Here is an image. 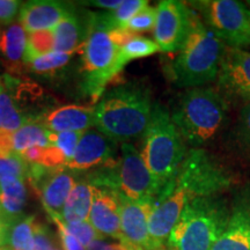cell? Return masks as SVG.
I'll return each instance as SVG.
<instances>
[{
    "label": "cell",
    "instance_id": "1",
    "mask_svg": "<svg viewBox=\"0 0 250 250\" xmlns=\"http://www.w3.org/2000/svg\"><path fill=\"white\" fill-rule=\"evenodd\" d=\"M233 175L211 153L191 148L155 198L148 218V232L156 250L168 240L187 204L199 197L219 195L233 184Z\"/></svg>",
    "mask_w": 250,
    "mask_h": 250
},
{
    "label": "cell",
    "instance_id": "2",
    "mask_svg": "<svg viewBox=\"0 0 250 250\" xmlns=\"http://www.w3.org/2000/svg\"><path fill=\"white\" fill-rule=\"evenodd\" d=\"M154 102L151 89L139 81L105 90L94 107V126L115 142L129 143L147 129Z\"/></svg>",
    "mask_w": 250,
    "mask_h": 250
},
{
    "label": "cell",
    "instance_id": "3",
    "mask_svg": "<svg viewBox=\"0 0 250 250\" xmlns=\"http://www.w3.org/2000/svg\"><path fill=\"white\" fill-rule=\"evenodd\" d=\"M89 33L83 48V92L98 102L118 74L116 61L120 50L136 37L126 29L112 27L107 13L88 12Z\"/></svg>",
    "mask_w": 250,
    "mask_h": 250
},
{
    "label": "cell",
    "instance_id": "4",
    "mask_svg": "<svg viewBox=\"0 0 250 250\" xmlns=\"http://www.w3.org/2000/svg\"><path fill=\"white\" fill-rule=\"evenodd\" d=\"M226 49V43L195 13L191 30L170 65L173 83L181 88H196L212 83L218 78Z\"/></svg>",
    "mask_w": 250,
    "mask_h": 250
},
{
    "label": "cell",
    "instance_id": "5",
    "mask_svg": "<svg viewBox=\"0 0 250 250\" xmlns=\"http://www.w3.org/2000/svg\"><path fill=\"white\" fill-rule=\"evenodd\" d=\"M227 100L212 87L189 88L181 94L170 117L184 142L201 148L213 138L227 116Z\"/></svg>",
    "mask_w": 250,
    "mask_h": 250
},
{
    "label": "cell",
    "instance_id": "6",
    "mask_svg": "<svg viewBox=\"0 0 250 250\" xmlns=\"http://www.w3.org/2000/svg\"><path fill=\"white\" fill-rule=\"evenodd\" d=\"M226 201L219 195L199 197L187 204L168 236L171 250H212L229 219Z\"/></svg>",
    "mask_w": 250,
    "mask_h": 250
},
{
    "label": "cell",
    "instance_id": "7",
    "mask_svg": "<svg viewBox=\"0 0 250 250\" xmlns=\"http://www.w3.org/2000/svg\"><path fill=\"white\" fill-rule=\"evenodd\" d=\"M142 155L161 190L174 179L186 158L187 144L175 126L170 111L154 102L148 126L143 134Z\"/></svg>",
    "mask_w": 250,
    "mask_h": 250
},
{
    "label": "cell",
    "instance_id": "8",
    "mask_svg": "<svg viewBox=\"0 0 250 250\" xmlns=\"http://www.w3.org/2000/svg\"><path fill=\"white\" fill-rule=\"evenodd\" d=\"M86 181L94 188L112 190L136 202L155 201L161 191L160 184L148 170L142 153L130 143L122 144L118 161L96 168Z\"/></svg>",
    "mask_w": 250,
    "mask_h": 250
},
{
    "label": "cell",
    "instance_id": "9",
    "mask_svg": "<svg viewBox=\"0 0 250 250\" xmlns=\"http://www.w3.org/2000/svg\"><path fill=\"white\" fill-rule=\"evenodd\" d=\"M211 28L229 48L250 44V9L236 0H210L192 2Z\"/></svg>",
    "mask_w": 250,
    "mask_h": 250
},
{
    "label": "cell",
    "instance_id": "10",
    "mask_svg": "<svg viewBox=\"0 0 250 250\" xmlns=\"http://www.w3.org/2000/svg\"><path fill=\"white\" fill-rule=\"evenodd\" d=\"M28 181L39 193L43 208L52 220H62L65 203L77 182L76 174L66 167L48 168L29 165Z\"/></svg>",
    "mask_w": 250,
    "mask_h": 250
},
{
    "label": "cell",
    "instance_id": "11",
    "mask_svg": "<svg viewBox=\"0 0 250 250\" xmlns=\"http://www.w3.org/2000/svg\"><path fill=\"white\" fill-rule=\"evenodd\" d=\"M195 12L186 2L162 0L156 7L154 42L162 52L180 51L192 27Z\"/></svg>",
    "mask_w": 250,
    "mask_h": 250
},
{
    "label": "cell",
    "instance_id": "12",
    "mask_svg": "<svg viewBox=\"0 0 250 250\" xmlns=\"http://www.w3.org/2000/svg\"><path fill=\"white\" fill-rule=\"evenodd\" d=\"M121 240L126 250H156L148 232V218L154 199L130 201L121 193Z\"/></svg>",
    "mask_w": 250,
    "mask_h": 250
},
{
    "label": "cell",
    "instance_id": "13",
    "mask_svg": "<svg viewBox=\"0 0 250 250\" xmlns=\"http://www.w3.org/2000/svg\"><path fill=\"white\" fill-rule=\"evenodd\" d=\"M218 90L225 99L250 102V52L227 46L218 73Z\"/></svg>",
    "mask_w": 250,
    "mask_h": 250
},
{
    "label": "cell",
    "instance_id": "14",
    "mask_svg": "<svg viewBox=\"0 0 250 250\" xmlns=\"http://www.w3.org/2000/svg\"><path fill=\"white\" fill-rule=\"evenodd\" d=\"M212 250H250V184L236 192L227 226Z\"/></svg>",
    "mask_w": 250,
    "mask_h": 250
},
{
    "label": "cell",
    "instance_id": "15",
    "mask_svg": "<svg viewBox=\"0 0 250 250\" xmlns=\"http://www.w3.org/2000/svg\"><path fill=\"white\" fill-rule=\"evenodd\" d=\"M117 143L108 138L98 130H87L83 133L73 158L66 168L78 171H85L112 164L115 161Z\"/></svg>",
    "mask_w": 250,
    "mask_h": 250
},
{
    "label": "cell",
    "instance_id": "16",
    "mask_svg": "<svg viewBox=\"0 0 250 250\" xmlns=\"http://www.w3.org/2000/svg\"><path fill=\"white\" fill-rule=\"evenodd\" d=\"M72 13H74V6L70 2L57 0H31L21 6L19 22L28 34L52 30L62 20Z\"/></svg>",
    "mask_w": 250,
    "mask_h": 250
},
{
    "label": "cell",
    "instance_id": "17",
    "mask_svg": "<svg viewBox=\"0 0 250 250\" xmlns=\"http://www.w3.org/2000/svg\"><path fill=\"white\" fill-rule=\"evenodd\" d=\"M88 223L103 237L121 240V202L118 192L94 188Z\"/></svg>",
    "mask_w": 250,
    "mask_h": 250
},
{
    "label": "cell",
    "instance_id": "18",
    "mask_svg": "<svg viewBox=\"0 0 250 250\" xmlns=\"http://www.w3.org/2000/svg\"><path fill=\"white\" fill-rule=\"evenodd\" d=\"M39 121L45 129L55 133L76 131L85 132L94 126V107L68 104L52 109L40 116Z\"/></svg>",
    "mask_w": 250,
    "mask_h": 250
},
{
    "label": "cell",
    "instance_id": "19",
    "mask_svg": "<svg viewBox=\"0 0 250 250\" xmlns=\"http://www.w3.org/2000/svg\"><path fill=\"white\" fill-rule=\"evenodd\" d=\"M54 51L74 54L83 50L89 33L88 12L85 18L76 12L62 20L54 29Z\"/></svg>",
    "mask_w": 250,
    "mask_h": 250
},
{
    "label": "cell",
    "instance_id": "20",
    "mask_svg": "<svg viewBox=\"0 0 250 250\" xmlns=\"http://www.w3.org/2000/svg\"><path fill=\"white\" fill-rule=\"evenodd\" d=\"M27 202L26 180L7 177L0 181V214L11 224L22 219Z\"/></svg>",
    "mask_w": 250,
    "mask_h": 250
},
{
    "label": "cell",
    "instance_id": "21",
    "mask_svg": "<svg viewBox=\"0 0 250 250\" xmlns=\"http://www.w3.org/2000/svg\"><path fill=\"white\" fill-rule=\"evenodd\" d=\"M94 196V187L86 180L77 181L65 203L62 213V221L65 224H76L88 221Z\"/></svg>",
    "mask_w": 250,
    "mask_h": 250
},
{
    "label": "cell",
    "instance_id": "22",
    "mask_svg": "<svg viewBox=\"0 0 250 250\" xmlns=\"http://www.w3.org/2000/svg\"><path fill=\"white\" fill-rule=\"evenodd\" d=\"M50 132L51 131L45 129L39 120L28 122L20 129L14 131L13 144L15 155L21 156L28 148L34 146H49Z\"/></svg>",
    "mask_w": 250,
    "mask_h": 250
},
{
    "label": "cell",
    "instance_id": "23",
    "mask_svg": "<svg viewBox=\"0 0 250 250\" xmlns=\"http://www.w3.org/2000/svg\"><path fill=\"white\" fill-rule=\"evenodd\" d=\"M27 46V33L20 22H13L0 34V52L9 62H23Z\"/></svg>",
    "mask_w": 250,
    "mask_h": 250
},
{
    "label": "cell",
    "instance_id": "24",
    "mask_svg": "<svg viewBox=\"0 0 250 250\" xmlns=\"http://www.w3.org/2000/svg\"><path fill=\"white\" fill-rule=\"evenodd\" d=\"M159 51H160V48L154 41L146 39V37L136 36L121 48L116 61V73L120 74L130 62L148 57Z\"/></svg>",
    "mask_w": 250,
    "mask_h": 250
},
{
    "label": "cell",
    "instance_id": "25",
    "mask_svg": "<svg viewBox=\"0 0 250 250\" xmlns=\"http://www.w3.org/2000/svg\"><path fill=\"white\" fill-rule=\"evenodd\" d=\"M34 120L35 118L23 114L18 108L11 94L6 92L5 86H0V129L17 131L28 122Z\"/></svg>",
    "mask_w": 250,
    "mask_h": 250
},
{
    "label": "cell",
    "instance_id": "26",
    "mask_svg": "<svg viewBox=\"0 0 250 250\" xmlns=\"http://www.w3.org/2000/svg\"><path fill=\"white\" fill-rule=\"evenodd\" d=\"M35 224V215H26L13 224L8 237L9 250H34Z\"/></svg>",
    "mask_w": 250,
    "mask_h": 250
},
{
    "label": "cell",
    "instance_id": "27",
    "mask_svg": "<svg viewBox=\"0 0 250 250\" xmlns=\"http://www.w3.org/2000/svg\"><path fill=\"white\" fill-rule=\"evenodd\" d=\"M55 37L52 30H43L31 33L27 36V46L23 62L28 64L33 59L54 51Z\"/></svg>",
    "mask_w": 250,
    "mask_h": 250
},
{
    "label": "cell",
    "instance_id": "28",
    "mask_svg": "<svg viewBox=\"0 0 250 250\" xmlns=\"http://www.w3.org/2000/svg\"><path fill=\"white\" fill-rule=\"evenodd\" d=\"M146 6H148L147 0H124L116 9L105 13L112 27L117 29H125L131 19Z\"/></svg>",
    "mask_w": 250,
    "mask_h": 250
},
{
    "label": "cell",
    "instance_id": "29",
    "mask_svg": "<svg viewBox=\"0 0 250 250\" xmlns=\"http://www.w3.org/2000/svg\"><path fill=\"white\" fill-rule=\"evenodd\" d=\"M73 54H64V52L52 51L50 54L41 56L39 58L33 59L28 62V66L35 73H51L62 68L68 64Z\"/></svg>",
    "mask_w": 250,
    "mask_h": 250
},
{
    "label": "cell",
    "instance_id": "30",
    "mask_svg": "<svg viewBox=\"0 0 250 250\" xmlns=\"http://www.w3.org/2000/svg\"><path fill=\"white\" fill-rule=\"evenodd\" d=\"M233 143L241 151H250V102L243 105L232 133Z\"/></svg>",
    "mask_w": 250,
    "mask_h": 250
},
{
    "label": "cell",
    "instance_id": "31",
    "mask_svg": "<svg viewBox=\"0 0 250 250\" xmlns=\"http://www.w3.org/2000/svg\"><path fill=\"white\" fill-rule=\"evenodd\" d=\"M83 132H76V131H67V132H50V145H54L61 149L62 154L66 158L67 164L73 158L76 153L77 146ZM67 166V165H66Z\"/></svg>",
    "mask_w": 250,
    "mask_h": 250
},
{
    "label": "cell",
    "instance_id": "32",
    "mask_svg": "<svg viewBox=\"0 0 250 250\" xmlns=\"http://www.w3.org/2000/svg\"><path fill=\"white\" fill-rule=\"evenodd\" d=\"M29 165L19 155L0 156V181L7 177H21L28 180Z\"/></svg>",
    "mask_w": 250,
    "mask_h": 250
},
{
    "label": "cell",
    "instance_id": "33",
    "mask_svg": "<svg viewBox=\"0 0 250 250\" xmlns=\"http://www.w3.org/2000/svg\"><path fill=\"white\" fill-rule=\"evenodd\" d=\"M64 227L71 235H73L79 241L81 245L88 249L94 242L100 241V240L104 239L102 235L96 232L95 228L90 225L88 221H83V223H76V224H65Z\"/></svg>",
    "mask_w": 250,
    "mask_h": 250
},
{
    "label": "cell",
    "instance_id": "34",
    "mask_svg": "<svg viewBox=\"0 0 250 250\" xmlns=\"http://www.w3.org/2000/svg\"><path fill=\"white\" fill-rule=\"evenodd\" d=\"M156 20V8L146 6L145 8L142 9L138 14L134 15L131 19L130 22L127 23L126 29L129 33L133 35L146 33V31L154 29V24Z\"/></svg>",
    "mask_w": 250,
    "mask_h": 250
},
{
    "label": "cell",
    "instance_id": "35",
    "mask_svg": "<svg viewBox=\"0 0 250 250\" xmlns=\"http://www.w3.org/2000/svg\"><path fill=\"white\" fill-rule=\"evenodd\" d=\"M34 240H35L34 250H54L56 247L54 237H52L49 228L37 220L35 224V230H34Z\"/></svg>",
    "mask_w": 250,
    "mask_h": 250
},
{
    "label": "cell",
    "instance_id": "36",
    "mask_svg": "<svg viewBox=\"0 0 250 250\" xmlns=\"http://www.w3.org/2000/svg\"><path fill=\"white\" fill-rule=\"evenodd\" d=\"M21 1L17 0H0V24L9 26L14 22L21 8Z\"/></svg>",
    "mask_w": 250,
    "mask_h": 250
},
{
    "label": "cell",
    "instance_id": "37",
    "mask_svg": "<svg viewBox=\"0 0 250 250\" xmlns=\"http://www.w3.org/2000/svg\"><path fill=\"white\" fill-rule=\"evenodd\" d=\"M55 223L58 228V237L61 241L62 250H87L76 237L67 232L62 220H56Z\"/></svg>",
    "mask_w": 250,
    "mask_h": 250
},
{
    "label": "cell",
    "instance_id": "38",
    "mask_svg": "<svg viewBox=\"0 0 250 250\" xmlns=\"http://www.w3.org/2000/svg\"><path fill=\"white\" fill-rule=\"evenodd\" d=\"M13 137L14 131L0 129V156L15 155Z\"/></svg>",
    "mask_w": 250,
    "mask_h": 250
},
{
    "label": "cell",
    "instance_id": "39",
    "mask_svg": "<svg viewBox=\"0 0 250 250\" xmlns=\"http://www.w3.org/2000/svg\"><path fill=\"white\" fill-rule=\"evenodd\" d=\"M123 0H93V1H83L81 2L85 6H93V7H100L109 9V11H114L118 6L122 4Z\"/></svg>",
    "mask_w": 250,
    "mask_h": 250
},
{
    "label": "cell",
    "instance_id": "40",
    "mask_svg": "<svg viewBox=\"0 0 250 250\" xmlns=\"http://www.w3.org/2000/svg\"><path fill=\"white\" fill-rule=\"evenodd\" d=\"M12 226H13V224L9 223L0 214V247H6L8 245L9 232H11Z\"/></svg>",
    "mask_w": 250,
    "mask_h": 250
},
{
    "label": "cell",
    "instance_id": "41",
    "mask_svg": "<svg viewBox=\"0 0 250 250\" xmlns=\"http://www.w3.org/2000/svg\"><path fill=\"white\" fill-rule=\"evenodd\" d=\"M245 5L247 6V7H248V8L250 9V0H248V1H246V2H245Z\"/></svg>",
    "mask_w": 250,
    "mask_h": 250
},
{
    "label": "cell",
    "instance_id": "42",
    "mask_svg": "<svg viewBox=\"0 0 250 250\" xmlns=\"http://www.w3.org/2000/svg\"><path fill=\"white\" fill-rule=\"evenodd\" d=\"M0 250H9L8 247H0Z\"/></svg>",
    "mask_w": 250,
    "mask_h": 250
},
{
    "label": "cell",
    "instance_id": "43",
    "mask_svg": "<svg viewBox=\"0 0 250 250\" xmlns=\"http://www.w3.org/2000/svg\"><path fill=\"white\" fill-rule=\"evenodd\" d=\"M54 250H62V249H61V248H58V247H55Z\"/></svg>",
    "mask_w": 250,
    "mask_h": 250
},
{
    "label": "cell",
    "instance_id": "44",
    "mask_svg": "<svg viewBox=\"0 0 250 250\" xmlns=\"http://www.w3.org/2000/svg\"><path fill=\"white\" fill-rule=\"evenodd\" d=\"M160 250H171V249H169V248H168V249H164V248H162V249H160Z\"/></svg>",
    "mask_w": 250,
    "mask_h": 250
},
{
    "label": "cell",
    "instance_id": "45",
    "mask_svg": "<svg viewBox=\"0 0 250 250\" xmlns=\"http://www.w3.org/2000/svg\"><path fill=\"white\" fill-rule=\"evenodd\" d=\"M1 81H2V80H1V79H0V86H1V85H2V83H1Z\"/></svg>",
    "mask_w": 250,
    "mask_h": 250
}]
</instances>
